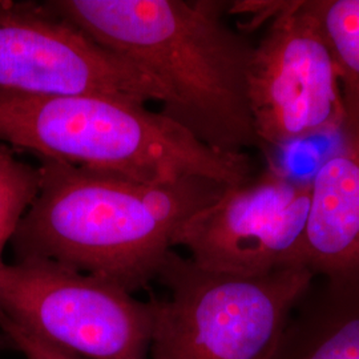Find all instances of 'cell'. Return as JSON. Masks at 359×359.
Wrapping results in <instances>:
<instances>
[{
    "label": "cell",
    "instance_id": "7",
    "mask_svg": "<svg viewBox=\"0 0 359 359\" xmlns=\"http://www.w3.org/2000/svg\"><path fill=\"white\" fill-rule=\"evenodd\" d=\"M0 90L168 100L152 75L99 46L47 1L28 0H0Z\"/></svg>",
    "mask_w": 359,
    "mask_h": 359
},
{
    "label": "cell",
    "instance_id": "6",
    "mask_svg": "<svg viewBox=\"0 0 359 359\" xmlns=\"http://www.w3.org/2000/svg\"><path fill=\"white\" fill-rule=\"evenodd\" d=\"M249 69V104L259 147L283 148L338 132L346 114L342 76L305 1H271Z\"/></svg>",
    "mask_w": 359,
    "mask_h": 359
},
{
    "label": "cell",
    "instance_id": "10",
    "mask_svg": "<svg viewBox=\"0 0 359 359\" xmlns=\"http://www.w3.org/2000/svg\"><path fill=\"white\" fill-rule=\"evenodd\" d=\"M270 359H359V277H316Z\"/></svg>",
    "mask_w": 359,
    "mask_h": 359
},
{
    "label": "cell",
    "instance_id": "13",
    "mask_svg": "<svg viewBox=\"0 0 359 359\" xmlns=\"http://www.w3.org/2000/svg\"><path fill=\"white\" fill-rule=\"evenodd\" d=\"M0 347H10L26 359H84L40 339L0 313Z\"/></svg>",
    "mask_w": 359,
    "mask_h": 359
},
{
    "label": "cell",
    "instance_id": "4",
    "mask_svg": "<svg viewBox=\"0 0 359 359\" xmlns=\"http://www.w3.org/2000/svg\"><path fill=\"white\" fill-rule=\"evenodd\" d=\"M314 278L304 265L218 273L170 250L156 277L167 295L154 297L149 359H270Z\"/></svg>",
    "mask_w": 359,
    "mask_h": 359
},
{
    "label": "cell",
    "instance_id": "2",
    "mask_svg": "<svg viewBox=\"0 0 359 359\" xmlns=\"http://www.w3.org/2000/svg\"><path fill=\"white\" fill-rule=\"evenodd\" d=\"M36 158L40 187L10 241L15 262L48 259L132 294L156 281L180 231L228 187L200 176L145 182Z\"/></svg>",
    "mask_w": 359,
    "mask_h": 359
},
{
    "label": "cell",
    "instance_id": "3",
    "mask_svg": "<svg viewBox=\"0 0 359 359\" xmlns=\"http://www.w3.org/2000/svg\"><path fill=\"white\" fill-rule=\"evenodd\" d=\"M0 144L145 182L200 176L231 187L256 175L246 152L215 151L145 104L105 95L0 90Z\"/></svg>",
    "mask_w": 359,
    "mask_h": 359
},
{
    "label": "cell",
    "instance_id": "12",
    "mask_svg": "<svg viewBox=\"0 0 359 359\" xmlns=\"http://www.w3.org/2000/svg\"><path fill=\"white\" fill-rule=\"evenodd\" d=\"M15 149L0 144V264L6 245L28 208L36 198L40 187V169L20 160Z\"/></svg>",
    "mask_w": 359,
    "mask_h": 359
},
{
    "label": "cell",
    "instance_id": "8",
    "mask_svg": "<svg viewBox=\"0 0 359 359\" xmlns=\"http://www.w3.org/2000/svg\"><path fill=\"white\" fill-rule=\"evenodd\" d=\"M310 191V180L268 167L226 187L180 231L175 248L204 269L237 276L304 265Z\"/></svg>",
    "mask_w": 359,
    "mask_h": 359
},
{
    "label": "cell",
    "instance_id": "1",
    "mask_svg": "<svg viewBox=\"0 0 359 359\" xmlns=\"http://www.w3.org/2000/svg\"><path fill=\"white\" fill-rule=\"evenodd\" d=\"M48 6L105 50L160 81V114L206 147H259L249 104L256 44L226 22L221 0H51Z\"/></svg>",
    "mask_w": 359,
    "mask_h": 359
},
{
    "label": "cell",
    "instance_id": "11",
    "mask_svg": "<svg viewBox=\"0 0 359 359\" xmlns=\"http://www.w3.org/2000/svg\"><path fill=\"white\" fill-rule=\"evenodd\" d=\"M341 76L359 88V0H304Z\"/></svg>",
    "mask_w": 359,
    "mask_h": 359
},
{
    "label": "cell",
    "instance_id": "5",
    "mask_svg": "<svg viewBox=\"0 0 359 359\" xmlns=\"http://www.w3.org/2000/svg\"><path fill=\"white\" fill-rule=\"evenodd\" d=\"M0 313L84 359H149L156 305L48 259L0 264Z\"/></svg>",
    "mask_w": 359,
    "mask_h": 359
},
{
    "label": "cell",
    "instance_id": "9",
    "mask_svg": "<svg viewBox=\"0 0 359 359\" xmlns=\"http://www.w3.org/2000/svg\"><path fill=\"white\" fill-rule=\"evenodd\" d=\"M338 142L310 180L304 265L316 277H359V88L342 79Z\"/></svg>",
    "mask_w": 359,
    "mask_h": 359
}]
</instances>
